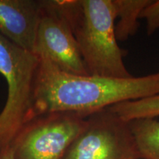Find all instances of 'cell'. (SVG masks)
<instances>
[{
	"label": "cell",
	"instance_id": "obj_1",
	"mask_svg": "<svg viewBox=\"0 0 159 159\" xmlns=\"http://www.w3.org/2000/svg\"><path fill=\"white\" fill-rule=\"evenodd\" d=\"M39 60L32 120L52 113H72L86 118L119 103L159 95V69L128 78L75 75Z\"/></svg>",
	"mask_w": 159,
	"mask_h": 159
},
{
	"label": "cell",
	"instance_id": "obj_2",
	"mask_svg": "<svg viewBox=\"0 0 159 159\" xmlns=\"http://www.w3.org/2000/svg\"><path fill=\"white\" fill-rule=\"evenodd\" d=\"M70 25L89 75L133 77L115 34L113 0H56Z\"/></svg>",
	"mask_w": 159,
	"mask_h": 159
},
{
	"label": "cell",
	"instance_id": "obj_3",
	"mask_svg": "<svg viewBox=\"0 0 159 159\" xmlns=\"http://www.w3.org/2000/svg\"><path fill=\"white\" fill-rule=\"evenodd\" d=\"M40 60L0 34V74L7 85V97L0 113V150L11 146L32 120L33 95Z\"/></svg>",
	"mask_w": 159,
	"mask_h": 159
},
{
	"label": "cell",
	"instance_id": "obj_4",
	"mask_svg": "<svg viewBox=\"0 0 159 159\" xmlns=\"http://www.w3.org/2000/svg\"><path fill=\"white\" fill-rule=\"evenodd\" d=\"M87 121L63 159H141L128 122L108 108Z\"/></svg>",
	"mask_w": 159,
	"mask_h": 159
},
{
	"label": "cell",
	"instance_id": "obj_5",
	"mask_svg": "<svg viewBox=\"0 0 159 159\" xmlns=\"http://www.w3.org/2000/svg\"><path fill=\"white\" fill-rule=\"evenodd\" d=\"M87 117L52 113L30 121L12 143L16 159H63L86 126Z\"/></svg>",
	"mask_w": 159,
	"mask_h": 159
},
{
	"label": "cell",
	"instance_id": "obj_6",
	"mask_svg": "<svg viewBox=\"0 0 159 159\" xmlns=\"http://www.w3.org/2000/svg\"><path fill=\"white\" fill-rule=\"evenodd\" d=\"M33 53L64 72L89 75L70 25L56 0H41Z\"/></svg>",
	"mask_w": 159,
	"mask_h": 159
},
{
	"label": "cell",
	"instance_id": "obj_7",
	"mask_svg": "<svg viewBox=\"0 0 159 159\" xmlns=\"http://www.w3.org/2000/svg\"><path fill=\"white\" fill-rule=\"evenodd\" d=\"M41 0H0V34L33 52Z\"/></svg>",
	"mask_w": 159,
	"mask_h": 159
},
{
	"label": "cell",
	"instance_id": "obj_8",
	"mask_svg": "<svg viewBox=\"0 0 159 159\" xmlns=\"http://www.w3.org/2000/svg\"><path fill=\"white\" fill-rule=\"evenodd\" d=\"M141 159H159V120L137 119L129 122Z\"/></svg>",
	"mask_w": 159,
	"mask_h": 159
},
{
	"label": "cell",
	"instance_id": "obj_9",
	"mask_svg": "<svg viewBox=\"0 0 159 159\" xmlns=\"http://www.w3.org/2000/svg\"><path fill=\"white\" fill-rule=\"evenodd\" d=\"M152 0H113L119 20L115 25L117 41H125L136 33L142 11Z\"/></svg>",
	"mask_w": 159,
	"mask_h": 159
},
{
	"label": "cell",
	"instance_id": "obj_10",
	"mask_svg": "<svg viewBox=\"0 0 159 159\" xmlns=\"http://www.w3.org/2000/svg\"><path fill=\"white\" fill-rule=\"evenodd\" d=\"M109 109L128 122L137 119L156 118L159 116V95L119 103Z\"/></svg>",
	"mask_w": 159,
	"mask_h": 159
},
{
	"label": "cell",
	"instance_id": "obj_11",
	"mask_svg": "<svg viewBox=\"0 0 159 159\" xmlns=\"http://www.w3.org/2000/svg\"><path fill=\"white\" fill-rule=\"evenodd\" d=\"M140 19H144L147 24V33L152 35L159 29V0L152 1L140 15Z\"/></svg>",
	"mask_w": 159,
	"mask_h": 159
},
{
	"label": "cell",
	"instance_id": "obj_12",
	"mask_svg": "<svg viewBox=\"0 0 159 159\" xmlns=\"http://www.w3.org/2000/svg\"><path fill=\"white\" fill-rule=\"evenodd\" d=\"M0 159H16L12 146L7 147L0 150Z\"/></svg>",
	"mask_w": 159,
	"mask_h": 159
}]
</instances>
